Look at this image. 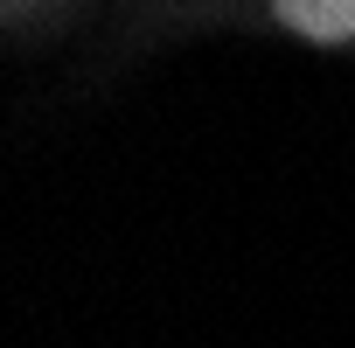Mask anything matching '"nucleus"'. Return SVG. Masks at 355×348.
I'll return each instance as SVG.
<instances>
[{"instance_id": "nucleus-1", "label": "nucleus", "mask_w": 355, "mask_h": 348, "mask_svg": "<svg viewBox=\"0 0 355 348\" xmlns=\"http://www.w3.org/2000/svg\"><path fill=\"white\" fill-rule=\"evenodd\" d=\"M272 15L306 42H355V0H272Z\"/></svg>"}]
</instances>
